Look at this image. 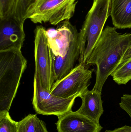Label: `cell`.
Wrapping results in <instances>:
<instances>
[{
  "label": "cell",
  "instance_id": "1",
  "mask_svg": "<svg viewBox=\"0 0 131 132\" xmlns=\"http://www.w3.org/2000/svg\"><path fill=\"white\" fill-rule=\"evenodd\" d=\"M131 55V33L122 34L115 27L107 26L92 50L85 65H96L93 90L102 92L108 78Z\"/></svg>",
  "mask_w": 131,
  "mask_h": 132
},
{
  "label": "cell",
  "instance_id": "2",
  "mask_svg": "<svg viewBox=\"0 0 131 132\" xmlns=\"http://www.w3.org/2000/svg\"><path fill=\"white\" fill-rule=\"evenodd\" d=\"M27 65L21 50L0 52V112H9Z\"/></svg>",
  "mask_w": 131,
  "mask_h": 132
},
{
  "label": "cell",
  "instance_id": "3",
  "mask_svg": "<svg viewBox=\"0 0 131 132\" xmlns=\"http://www.w3.org/2000/svg\"><path fill=\"white\" fill-rule=\"evenodd\" d=\"M111 0H94L79 32V63L86 64L110 15Z\"/></svg>",
  "mask_w": 131,
  "mask_h": 132
},
{
  "label": "cell",
  "instance_id": "4",
  "mask_svg": "<svg viewBox=\"0 0 131 132\" xmlns=\"http://www.w3.org/2000/svg\"><path fill=\"white\" fill-rule=\"evenodd\" d=\"M34 33L35 73L39 76L43 87L50 92L55 81L51 48L47 30L42 26H38Z\"/></svg>",
  "mask_w": 131,
  "mask_h": 132
},
{
  "label": "cell",
  "instance_id": "5",
  "mask_svg": "<svg viewBox=\"0 0 131 132\" xmlns=\"http://www.w3.org/2000/svg\"><path fill=\"white\" fill-rule=\"evenodd\" d=\"M76 98H64L51 94L43 87L39 76L35 73L32 104L37 114L61 116L72 111Z\"/></svg>",
  "mask_w": 131,
  "mask_h": 132
},
{
  "label": "cell",
  "instance_id": "6",
  "mask_svg": "<svg viewBox=\"0 0 131 132\" xmlns=\"http://www.w3.org/2000/svg\"><path fill=\"white\" fill-rule=\"evenodd\" d=\"M89 66L79 63L67 76L54 83L50 93L64 98L79 97L90 85L94 70L89 69Z\"/></svg>",
  "mask_w": 131,
  "mask_h": 132
},
{
  "label": "cell",
  "instance_id": "7",
  "mask_svg": "<svg viewBox=\"0 0 131 132\" xmlns=\"http://www.w3.org/2000/svg\"><path fill=\"white\" fill-rule=\"evenodd\" d=\"M77 3L76 0H44L28 19L35 24L56 25L73 17Z\"/></svg>",
  "mask_w": 131,
  "mask_h": 132
},
{
  "label": "cell",
  "instance_id": "8",
  "mask_svg": "<svg viewBox=\"0 0 131 132\" xmlns=\"http://www.w3.org/2000/svg\"><path fill=\"white\" fill-rule=\"evenodd\" d=\"M25 37L24 24L13 15L0 19V52L21 50Z\"/></svg>",
  "mask_w": 131,
  "mask_h": 132
},
{
  "label": "cell",
  "instance_id": "9",
  "mask_svg": "<svg viewBox=\"0 0 131 132\" xmlns=\"http://www.w3.org/2000/svg\"><path fill=\"white\" fill-rule=\"evenodd\" d=\"M56 123L58 132H100L103 129L85 116L72 111L58 117Z\"/></svg>",
  "mask_w": 131,
  "mask_h": 132
},
{
  "label": "cell",
  "instance_id": "10",
  "mask_svg": "<svg viewBox=\"0 0 131 132\" xmlns=\"http://www.w3.org/2000/svg\"><path fill=\"white\" fill-rule=\"evenodd\" d=\"M79 33L72 39L67 53L60 57L52 54L55 81H58L67 76L74 68L75 63L80 55Z\"/></svg>",
  "mask_w": 131,
  "mask_h": 132
},
{
  "label": "cell",
  "instance_id": "11",
  "mask_svg": "<svg viewBox=\"0 0 131 132\" xmlns=\"http://www.w3.org/2000/svg\"><path fill=\"white\" fill-rule=\"evenodd\" d=\"M101 94L102 92L97 90L87 89L79 96L82 104L77 112L100 123V118L104 112Z\"/></svg>",
  "mask_w": 131,
  "mask_h": 132
},
{
  "label": "cell",
  "instance_id": "12",
  "mask_svg": "<svg viewBox=\"0 0 131 132\" xmlns=\"http://www.w3.org/2000/svg\"><path fill=\"white\" fill-rule=\"evenodd\" d=\"M110 15L116 29L131 28V0H111Z\"/></svg>",
  "mask_w": 131,
  "mask_h": 132
},
{
  "label": "cell",
  "instance_id": "13",
  "mask_svg": "<svg viewBox=\"0 0 131 132\" xmlns=\"http://www.w3.org/2000/svg\"><path fill=\"white\" fill-rule=\"evenodd\" d=\"M37 0H16L12 15L24 25L28 19Z\"/></svg>",
  "mask_w": 131,
  "mask_h": 132
},
{
  "label": "cell",
  "instance_id": "14",
  "mask_svg": "<svg viewBox=\"0 0 131 132\" xmlns=\"http://www.w3.org/2000/svg\"><path fill=\"white\" fill-rule=\"evenodd\" d=\"M118 85H126L131 80V55L126 58L111 75Z\"/></svg>",
  "mask_w": 131,
  "mask_h": 132
},
{
  "label": "cell",
  "instance_id": "15",
  "mask_svg": "<svg viewBox=\"0 0 131 132\" xmlns=\"http://www.w3.org/2000/svg\"><path fill=\"white\" fill-rule=\"evenodd\" d=\"M40 119L36 114H30L18 122L17 132H36Z\"/></svg>",
  "mask_w": 131,
  "mask_h": 132
},
{
  "label": "cell",
  "instance_id": "16",
  "mask_svg": "<svg viewBox=\"0 0 131 132\" xmlns=\"http://www.w3.org/2000/svg\"><path fill=\"white\" fill-rule=\"evenodd\" d=\"M18 122L11 118L9 112H0V132H17Z\"/></svg>",
  "mask_w": 131,
  "mask_h": 132
},
{
  "label": "cell",
  "instance_id": "17",
  "mask_svg": "<svg viewBox=\"0 0 131 132\" xmlns=\"http://www.w3.org/2000/svg\"><path fill=\"white\" fill-rule=\"evenodd\" d=\"M16 0H0V19L12 15Z\"/></svg>",
  "mask_w": 131,
  "mask_h": 132
},
{
  "label": "cell",
  "instance_id": "18",
  "mask_svg": "<svg viewBox=\"0 0 131 132\" xmlns=\"http://www.w3.org/2000/svg\"><path fill=\"white\" fill-rule=\"evenodd\" d=\"M119 106L130 117L131 121V94H125L121 97Z\"/></svg>",
  "mask_w": 131,
  "mask_h": 132
},
{
  "label": "cell",
  "instance_id": "19",
  "mask_svg": "<svg viewBox=\"0 0 131 132\" xmlns=\"http://www.w3.org/2000/svg\"><path fill=\"white\" fill-rule=\"evenodd\" d=\"M105 132H131V126L125 125L114 130H106Z\"/></svg>",
  "mask_w": 131,
  "mask_h": 132
},
{
  "label": "cell",
  "instance_id": "20",
  "mask_svg": "<svg viewBox=\"0 0 131 132\" xmlns=\"http://www.w3.org/2000/svg\"><path fill=\"white\" fill-rule=\"evenodd\" d=\"M36 132H48L45 123L42 120H39Z\"/></svg>",
  "mask_w": 131,
  "mask_h": 132
},
{
  "label": "cell",
  "instance_id": "21",
  "mask_svg": "<svg viewBox=\"0 0 131 132\" xmlns=\"http://www.w3.org/2000/svg\"><path fill=\"white\" fill-rule=\"evenodd\" d=\"M44 0H38L37 1V2H36V4H35V5L34 7V9H33V10H32V12L31 14V15L32 14V13L34 12V11H35V9L37 8V7L42 2L44 1Z\"/></svg>",
  "mask_w": 131,
  "mask_h": 132
},
{
  "label": "cell",
  "instance_id": "22",
  "mask_svg": "<svg viewBox=\"0 0 131 132\" xmlns=\"http://www.w3.org/2000/svg\"></svg>",
  "mask_w": 131,
  "mask_h": 132
},
{
  "label": "cell",
  "instance_id": "23",
  "mask_svg": "<svg viewBox=\"0 0 131 132\" xmlns=\"http://www.w3.org/2000/svg\"><path fill=\"white\" fill-rule=\"evenodd\" d=\"M37 1H38V0H37Z\"/></svg>",
  "mask_w": 131,
  "mask_h": 132
}]
</instances>
